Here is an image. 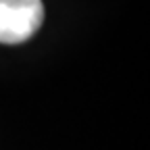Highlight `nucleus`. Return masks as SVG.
<instances>
[{
    "label": "nucleus",
    "mask_w": 150,
    "mask_h": 150,
    "mask_svg": "<svg viewBox=\"0 0 150 150\" xmlns=\"http://www.w3.org/2000/svg\"><path fill=\"white\" fill-rule=\"evenodd\" d=\"M42 23V0H0V44H23Z\"/></svg>",
    "instance_id": "nucleus-1"
}]
</instances>
